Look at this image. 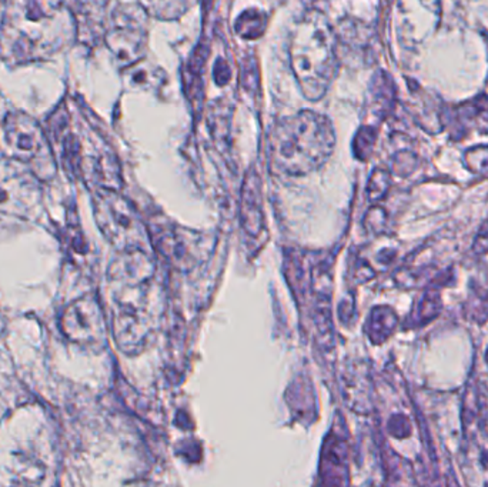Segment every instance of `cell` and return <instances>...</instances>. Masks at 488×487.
Wrapping results in <instances>:
<instances>
[{
  "mask_svg": "<svg viewBox=\"0 0 488 487\" xmlns=\"http://www.w3.org/2000/svg\"><path fill=\"white\" fill-rule=\"evenodd\" d=\"M107 291L117 347L138 355L153 338L164 310L163 291L147 249L119 251L107 270Z\"/></svg>",
  "mask_w": 488,
  "mask_h": 487,
  "instance_id": "1",
  "label": "cell"
},
{
  "mask_svg": "<svg viewBox=\"0 0 488 487\" xmlns=\"http://www.w3.org/2000/svg\"><path fill=\"white\" fill-rule=\"evenodd\" d=\"M75 33L69 0H6L0 48L9 62H36L69 46Z\"/></svg>",
  "mask_w": 488,
  "mask_h": 487,
  "instance_id": "2",
  "label": "cell"
},
{
  "mask_svg": "<svg viewBox=\"0 0 488 487\" xmlns=\"http://www.w3.org/2000/svg\"><path fill=\"white\" fill-rule=\"evenodd\" d=\"M335 132L327 116L302 110L277 122L270 133L272 164L280 173L309 175L332 156Z\"/></svg>",
  "mask_w": 488,
  "mask_h": 487,
  "instance_id": "3",
  "label": "cell"
},
{
  "mask_svg": "<svg viewBox=\"0 0 488 487\" xmlns=\"http://www.w3.org/2000/svg\"><path fill=\"white\" fill-rule=\"evenodd\" d=\"M288 53L302 95L310 102L325 98L337 75L339 58L335 32L320 12H309L300 19Z\"/></svg>",
  "mask_w": 488,
  "mask_h": 487,
  "instance_id": "4",
  "label": "cell"
},
{
  "mask_svg": "<svg viewBox=\"0 0 488 487\" xmlns=\"http://www.w3.org/2000/svg\"><path fill=\"white\" fill-rule=\"evenodd\" d=\"M0 136L6 157L29 166L41 180L55 175V156L36 119L22 112L9 113L0 124Z\"/></svg>",
  "mask_w": 488,
  "mask_h": 487,
  "instance_id": "5",
  "label": "cell"
},
{
  "mask_svg": "<svg viewBox=\"0 0 488 487\" xmlns=\"http://www.w3.org/2000/svg\"><path fill=\"white\" fill-rule=\"evenodd\" d=\"M98 229L119 251L147 249L146 228L138 211L119 190L100 189L95 196Z\"/></svg>",
  "mask_w": 488,
  "mask_h": 487,
  "instance_id": "6",
  "label": "cell"
},
{
  "mask_svg": "<svg viewBox=\"0 0 488 487\" xmlns=\"http://www.w3.org/2000/svg\"><path fill=\"white\" fill-rule=\"evenodd\" d=\"M41 179L18 160L0 159V216L30 220L42 200Z\"/></svg>",
  "mask_w": 488,
  "mask_h": 487,
  "instance_id": "7",
  "label": "cell"
},
{
  "mask_svg": "<svg viewBox=\"0 0 488 487\" xmlns=\"http://www.w3.org/2000/svg\"><path fill=\"white\" fill-rule=\"evenodd\" d=\"M59 324L65 338L83 349L102 350L106 346V317L100 300L93 293L70 303Z\"/></svg>",
  "mask_w": 488,
  "mask_h": 487,
  "instance_id": "8",
  "label": "cell"
},
{
  "mask_svg": "<svg viewBox=\"0 0 488 487\" xmlns=\"http://www.w3.org/2000/svg\"><path fill=\"white\" fill-rule=\"evenodd\" d=\"M106 44L119 66L129 68L145 56L146 32L133 20L123 19L107 30Z\"/></svg>",
  "mask_w": 488,
  "mask_h": 487,
  "instance_id": "9",
  "label": "cell"
},
{
  "mask_svg": "<svg viewBox=\"0 0 488 487\" xmlns=\"http://www.w3.org/2000/svg\"><path fill=\"white\" fill-rule=\"evenodd\" d=\"M243 215L248 232L257 235L262 229V197L259 176L250 175L243 189Z\"/></svg>",
  "mask_w": 488,
  "mask_h": 487,
  "instance_id": "10",
  "label": "cell"
},
{
  "mask_svg": "<svg viewBox=\"0 0 488 487\" xmlns=\"http://www.w3.org/2000/svg\"><path fill=\"white\" fill-rule=\"evenodd\" d=\"M193 4L194 0H142V8L159 20H175Z\"/></svg>",
  "mask_w": 488,
  "mask_h": 487,
  "instance_id": "11",
  "label": "cell"
},
{
  "mask_svg": "<svg viewBox=\"0 0 488 487\" xmlns=\"http://www.w3.org/2000/svg\"><path fill=\"white\" fill-rule=\"evenodd\" d=\"M457 112L460 122L466 119L471 124L476 122L478 131L488 133V98H477L468 105L459 108Z\"/></svg>",
  "mask_w": 488,
  "mask_h": 487,
  "instance_id": "12",
  "label": "cell"
},
{
  "mask_svg": "<svg viewBox=\"0 0 488 487\" xmlns=\"http://www.w3.org/2000/svg\"><path fill=\"white\" fill-rule=\"evenodd\" d=\"M372 338L375 343L386 340L397 324V316L389 307H379L373 312Z\"/></svg>",
  "mask_w": 488,
  "mask_h": 487,
  "instance_id": "13",
  "label": "cell"
},
{
  "mask_svg": "<svg viewBox=\"0 0 488 487\" xmlns=\"http://www.w3.org/2000/svg\"><path fill=\"white\" fill-rule=\"evenodd\" d=\"M266 30V16L259 12H244L240 18L237 19L236 32L246 39H256L262 36Z\"/></svg>",
  "mask_w": 488,
  "mask_h": 487,
  "instance_id": "14",
  "label": "cell"
},
{
  "mask_svg": "<svg viewBox=\"0 0 488 487\" xmlns=\"http://www.w3.org/2000/svg\"><path fill=\"white\" fill-rule=\"evenodd\" d=\"M441 312V298L440 293H438L436 289H430V291H426L423 300L420 303L419 315V323H429L431 319L437 316L438 313Z\"/></svg>",
  "mask_w": 488,
  "mask_h": 487,
  "instance_id": "15",
  "label": "cell"
},
{
  "mask_svg": "<svg viewBox=\"0 0 488 487\" xmlns=\"http://www.w3.org/2000/svg\"><path fill=\"white\" fill-rule=\"evenodd\" d=\"M467 166L476 173L488 172V146H478L466 153Z\"/></svg>",
  "mask_w": 488,
  "mask_h": 487,
  "instance_id": "16",
  "label": "cell"
},
{
  "mask_svg": "<svg viewBox=\"0 0 488 487\" xmlns=\"http://www.w3.org/2000/svg\"><path fill=\"white\" fill-rule=\"evenodd\" d=\"M389 183H390V178H389L387 172L375 171L372 182H370V195H372V197H375V199L382 197L389 189Z\"/></svg>",
  "mask_w": 488,
  "mask_h": 487,
  "instance_id": "17",
  "label": "cell"
},
{
  "mask_svg": "<svg viewBox=\"0 0 488 487\" xmlns=\"http://www.w3.org/2000/svg\"><path fill=\"white\" fill-rule=\"evenodd\" d=\"M473 251L477 255H484L488 251V219L481 225L480 232L474 240Z\"/></svg>",
  "mask_w": 488,
  "mask_h": 487,
  "instance_id": "18",
  "label": "cell"
},
{
  "mask_svg": "<svg viewBox=\"0 0 488 487\" xmlns=\"http://www.w3.org/2000/svg\"><path fill=\"white\" fill-rule=\"evenodd\" d=\"M220 75H222V77H220L219 84H226L227 80L230 79V70L229 66L226 65V62H224V60H219V62L216 63L215 66L216 79H217Z\"/></svg>",
  "mask_w": 488,
  "mask_h": 487,
  "instance_id": "19",
  "label": "cell"
},
{
  "mask_svg": "<svg viewBox=\"0 0 488 487\" xmlns=\"http://www.w3.org/2000/svg\"><path fill=\"white\" fill-rule=\"evenodd\" d=\"M4 316H2V313H0V335L4 333Z\"/></svg>",
  "mask_w": 488,
  "mask_h": 487,
  "instance_id": "20",
  "label": "cell"
},
{
  "mask_svg": "<svg viewBox=\"0 0 488 487\" xmlns=\"http://www.w3.org/2000/svg\"><path fill=\"white\" fill-rule=\"evenodd\" d=\"M84 2H89V4H106L107 0H84Z\"/></svg>",
  "mask_w": 488,
  "mask_h": 487,
  "instance_id": "21",
  "label": "cell"
},
{
  "mask_svg": "<svg viewBox=\"0 0 488 487\" xmlns=\"http://www.w3.org/2000/svg\"><path fill=\"white\" fill-rule=\"evenodd\" d=\"M487 363H488V352H487Z\"/></svg>",
  "mask_w": 488,
  "mask_h": 487,
  "instance_id": "22",
  "label": "cell"
}]
</instances>
